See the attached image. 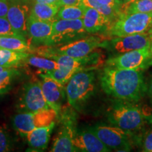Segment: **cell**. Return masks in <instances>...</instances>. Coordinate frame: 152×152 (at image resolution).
Returning a JSON list of instances; mask_svg holds the SVG:
<instances>
[{
  "label": "cell",
  "mask_w": 152,
  "mask_h": 152,
  "mask_svg": "<svg viewBox=\"0 0 152 152\" xmlns=\"http://www.w3.org/2000/svg\"><path fill=\"white\" fill-rule=\"evenodd\" d=\"M100 82L104 92L117 100L138 102L147 91L143 73L140 70L106 66L100 75Z\"/></svg>",
  "instance_id": "6da1fadb"
},
{
  "label": "cell",
  "mask_w": 152,
  "mask_h": 152,
  "mask_svg": "<svg viewBox=\"0 0 152 152\" xmlns=\"http://www.w3.org/2000/svg\"><path fill=\"white\" fill-rule=\"evenodd\" d=\"M134 102L118 100L110 108L108 112L109 122L121 128L130 136V138L141 137L145 118L143 111Z\"/></svg>",
  "instance_id": "7a4b0ae2"
},
{
  "label": "cell",
  "mask_w": 152,
  "mask_h": 152,
  "mask_svg": "<svg viewBox=\"0 0 152 152\" xmlns=\"http://www.w3.org/2000/svg\"><path fill=\"white\" fill-rule=\"evenodd\" d=\"M95 70L80 71L66 83L65 90L69 105L79 110L94 94Z\"/></svg>",
  "instance_id": "3957f363"
},
{
  "label": "cell",
  "mask_w": 152,
  "mask_h": 152,
  "mask_svg": "<svg viewBox=\"0 0 152 152\" xmlns=\"http://www.w3.org/2000/svg\"><path fill=\"white\" fill-rule=\"evenodd\" d=\"M151 26V14L134 13L122 14L110 26L108 33L113 37H123L146 33Z\"/></svg>",
  "instance_id": "277c9868"
},
{
  "label": "cell",
  "mask_w": 152,
  "mask_h": 152,
  "mask_svg": "<svg viewBox=\"0 0 152 152\" xmlns=\"http://www.w3.org/2000/svg\"><path fill=\"white\" fill-rule=\"evenodd\" d=\"M61 120V128L58 131L51 151L72 152L77 149L73 144V139L77 132L76 115L72 109L65 107L58 113Z\"/></svg>",
  "instance_id": "5b68a950"
},
{
  "label": "cell",
  "mask_w": 152,
  "mask_h": 152,
  "mask_svg": "<svg viewBox=\"0 0 152 152\" xmlns=\"http://www.w3.org/2000/svg\"><path fill=\"white\" fill-rule=\"evenodd\" d=\"M58 113L53 109L36 112H21L13 119V125L21 136H26L34 129L45 127L54 123Z\"/></svg>",
  "instance_id": "8992f818"
},
{
  "label": "cell",
  "mask_w": 152,
  "mask_h": 152,
  "mask_svg": "<svg viewBox=\"0 0 152 152\" xmlns=\"http://www.w3.org/2000/svg\"><path fill=\"white\" fill-rule=\"evenodd\" d=\"M82 19L56 20L52 23V33L49 45L67 44L86 36Z\"/></svg>",
  "instance_id": "52a82bcc"
},
{
  "label": "cell",
  "mask_w": 152,
  "mask_h": 152,
  "mask_svg": "<svg viewBox=\"0 0 152 152\" xmlns=\"http://www.w3.org/2000/svg\"><path fill=\"white\" fill-rule=\"evenodd\" d=\"M90 128L109 149L130 151L132 149L130 136L116 126L97 124Z\"/></svg>",
  "instance_id": "ba28073f"
},
{
  "label": "cell",
  "mask_w": 152,
  "mask_h": 152,
  "mask_svg": "<svg viewBox=\"0 0 152 152\" xmlns=\"http://www.w3.org/2000/svg\"><path fill=\"white\" fill-rule=\"evenodd\" d=\"M152 65V56L149 48L132 50L111 57L106 60V66L121 69L142 70Z\"/></svg>",
  "instance_id": "9c48e42d"
},
{
  "label": "cell",
  "mask_w": 152,
  "mask_h": 152,
  "mask_svg": "<svg viewBox=\"0 0 152 152\" xmlns=\"http://www.w3.org/2000/svg\"><path fill=\"white\" fill-rule=\"evenodd\" d=\"M149 35L147 32L123 37H115L109 40H104L101 47L109 49L115 56L132 50L149 48Z\"/></svg>",
  "instance_id": "30bf717a"
},
{
  "label": "cell",
  "mask_w": 152,
  "mask_h": 152,
  "mask_svg": "<svg viewBox=\"0 0 152 152\" xmlns=\"http://www.w3.org/2000/svg\"><path fill=\"white\" fill-rule=\"evenodd\" d=\"M18 107L20 113L36 112L52 109L49 107L44 96L40 81H30L25 85L19 99Z\"/></svg>",
  "instance_id": "8fae6325"
},
{
  "label": "cell",
  "mask_w": 152,
  "mask_h": 152,
  "mask_svg": "<svg viewBox=\"0 0 152 152\" xmlns=\"http://www.w3.org/2000/svg\"><path fill=\"white\" fill-rule=\"evenodd\" d=\"M30 0H9L7 18L17 35L28 39V21L30 16Z\"/></svg>",
  "instance_id": "7c38bea8"
},
{
  "label": "cell",
  "mask_w": 152,
  "mask_h": 152,
  "mask_svg": "<svg viewBox=\"0 0 152 152\" xmlns=\"http://www.w3.org/2000/svg\"><path fill=\"white\" fill-rule=\"evenodd\" d=\"M104 39L98 36L84 37L65 44L57 49L52 48L55 53L67 55L73 58H82L90 54L94 49L101 47Z\"/></svg>",
  "instance_id": "4fadbf2b"
},
{
  "label": "cell",
  "mask_w": 152,
  "mask_h": 152,
  "mask_svg": "<svg viewBox=\"0 0 152 152\" xmlns=\"http://www.w3.org/2000/svg\"><path fill=\"white\" fill-rule=\"evenodd\" d=\"M41 86L44 96L49 107L59 113L62 109L65 93L64 85L56 82L47 74H40Z\"/></svg>",
  "instance_id": "5bb4252c"
},
{
  "label": "cell",
  "mask_w": 152,
  "mask_h": 152,
  "mask_svg": "<svg viewBox=\"0 0 152 152\" xmlns=\"http://www.w3.org/2000/svg\"><path fill=\"white\" fill-rule=\"evenodd\" d=\"M52 21H46L30 16L28 21V41L30 45H49L52 33Z\"/></svg>",
  "instance_id": "9a60e30c"
},
{
  "label": "cell",
  "mask_w": 152,
  "mask_h": 152,
  "mask_svg": "<svg viewBox=\"0 0 152 152\" xmlns=\"http://www.w3.org/2000/svg\"><path fill=\"white\" fill-rule=\"evenodd\" d=\"M77 151L87 152H109L111 150L97 137L90 128L77 130L73 139Z\"/></svg>",
  "instance_id": "2e32d148"
},
{
  "label": "cell",
  "mask_w": 152,
  "mask_h": 152,
  "mask_svg": "<svg viewBox=\"0 0 152 152\" xmlns=\"http://www.w3.org/2000/svg\"><path fill=\"white\" fill-rule=\"evenodd\" d=\"M82 20L85 31L88 34L108 30L111 25V21L106 16L92 7H85L84 16Z\"/></svg>",
  "instance_id": "e0dca14e"
},
{
  "label": "cell",
  "mask_w": 152,
  "mask_h": 152,
  "mask_svg": "<svg viewBox=\"0 0 152 152\" xmlns=\"http://www.w3.org/2000/svg\"><path fill=\"white\" fill-rule=\"evenodd\" d=\"M54 124L55 123H53L47 126L40 127L30 131L26 135L30 147L38 151L46 149Z\"/></svg>",
  "instance_id": "ac0fdd59"
},
{
  "label": "cell",
  "mask_w": 152,
  "mask_h": 152,
  "mask_svg": "<svg viewBox=\"0 0 152 152\" xmlns=\"http://www.w3.org/2000/svg\"><path fill=\"white\" fill-rule=\"evenodd\" d=\"M60 7L57 4L32 2L30 16L46 21L54 22Z\"/></svg>",
  "instance_id": "d6986e66"
},
{
  "label": "cell",
  "mask_w": 152,
  "mask_h": 152,
  "mask_svg": "<svg viewBox=\"0 0 152 152\" xmlns=\"http://www.w3.org/2000/svg\"><path fill=\"white\" fill-rule=\"evenodd\" d=\"M24 62L25 65L30 68H35L38 75L45 74L47 72L57 69L60 66L56 61L52 58L31 54L24 60Z\"/></svg>",
  "instance_id": "ffe728a7"
},
{
  "label": "cell",
  "mask_w": 152,
  "mask_h": 152,
  "mask_svg": "<svg viewBox=\"0 0 152 152\" xmlns=\"http://www.w3.org/2000/svg\"><path fill=\"white\" fill-rule=\"evenodd\" d=\"M31 48L28 39L23 37L0 35V49L29 52Z\"/></svg>",
  "instance_id": "44dd1931"
},
{
  "label": "cell",
  "mask_w": 152,
  "mask_h": 152,
  "mask_svg": "<svg viewBox=\"0 0 152 152\" xmlns=\"http://www.w3.org/2000/svg\"><path fill=\"white\" fill-rule=\"evenodd\" d=\"M31 54L30 52L0 49V66L14 67Z\"/></svg>",
  "instance_id": "7402d4cb"
},
{
  "label": "cell",
  "mask_w": 152,
  "mask_h": 152,
  "mask_svg": "<svg viewBox=\"0 0 152 152\" xmlns=\"http://www.w3.org/2000/svg\"><path fill=\"white\" fill-rule=\"evenodd\" d=\"M85 7H86L81 3L77 5L61 7L55 17V20L82 19L84 16Z\"/></svg>",
  "instance_id": "603a6c76"
},
{
  "label": "cell",
  "mask_w": 152,
  "mask_h": 152,
  "mask_svg": "<svg viewBox=\"0 0 152 152\" xmlns=\"http://www.w3.org/2000/svg\"><path fill=\"white\" fill-rule=\"evenodd\" d=\"M134 13H152V0H134L128 4L121 6V14H129Z\"/></svg>",
  "instance_id": "cb8c5ba5"
},
{
  "label": "cell",
  "mask_w": 152,
  "mask_h": 152,
  "mask_svg": "<svg viewBox=\"0 0 152 152\" xmlns=\"http://www.w3.org/2000/svg\"><path fill=\"white\" fill-rule=\"evenodd\" d=\"M82 4L85 7H92L97 10L100 14L106 16L111 21V24L115 21L120 16V12L115 10L113 7L102 4L96 0H81Z\"/></svg>",
  "instance_id": "d4e9b609"
},
{
  "label": "cell",
  "mask_w": 152,
  "mask_h": 152,
  "mask_svg": "<svg viewBox=\"0 0 152 152\" xmlns=\"http://www.w3.org/2000/svg\"><path fill=\"white\" fill-rule=\"evenodd\" d=\"M78 71H79L75 69V68L60 66L59 68H57V69L49 71L45 74L50 76L51 77H52L53 79L60 84L65 85L68 83V81L71 79L72 76Z\"/></svg>",
  "instance_id": "484cf974"
},
{
  "label": "cell",
  "mask_w": 152,
  "mask_h": 152,
  "mask_svg": "<svg viewBox=\"0 0 152 152\" xmlns=\"http://www.w3.org/2000/svg\"><path fill=\"white\" fill-rule=\"evenodd\" d=\"M18 74V71L14 67L7 68L0 72V94L9 90L14 77Z\"/></svg>",
  "instance_id": "4316f807"
},
{
  "label": "cell",
  "mask_w": 152,
  "mask_h": 152,
  "mask_svg": "<svg viewBox=\"0 0 152 152\" xmlns=\"http://www.w3.org/2000/svg\"><path fill=\"white\" fill-rule=\"evenodd\" d=\"M11 140L5 128L0 126V152L11 150Z\"/></svg>",
  "instance_id": "83f0119b"
},
{
  "label": "cell",
  "mask_w": 152,
  "mask_h": 152,
  "mask_svg": "<svg viewBox=\"0 0 152 152\" xmlns=\"http://www.w3.org/2000/svg\"><path fill=\"white\" fill-rule=\"evenodd\" d=\"M0 35H18L15 33L12 26L7 17H0Z\"/></svg>",
  "instance_id": "f1b7e54d"
},
{
  "label": "cell",
  "mask_w": 152,
  "mask_h": 152,
  "mask_svg": "<svg viewBox=\"0 0 152 152\" xmlns=\"http://www.w3.org/2000/svg\"><path fill=\"white\" fill-rule=\"evenodd\" d=\"M140 141H141L142 149L144 151L152 152V130H150L142 134Z\"/></svg>",
  "instance_id": "f546056e"
},
{
  "label": "cell",
  "mask_w": 152,
  "mask_h": 152,
  "mask_svg": "<svg viewBox=\"0 0 152 152\" xmlns=\"http://www.w3.org/2000/svg\"><path fill=\"white\" fill-rule=\"evenodd\" d=\"M96 1L102 4L113 7L115 10L119 11L120 14H121V6H122V1L121 0H96Z\"/></svg>",
  "instance_id": "4dcf8cb0"
},
{
  "label": "cell",
  "mask_w": 152,
  "mask_h": 152,
  "mask_svg": "<svg viewBox=\"0 0 152 152\" xmlns=\"http://www.w3.org/2000/svg\"><path fill=\"white\" fill-rule=\"evenodd\" d=\"M9 7V0H0V17H7Z\"/></svg>",
  "instance_id": "1f68e13d"
},
{
  "label": "cell",
  "mask_w": 152,
  "mask_h": 152,
  "mask_svg": "<svg viewBox=\"0 0 152 152\" xmlns=\"http://www.w3.org/2000/svg\"><path fill=\"white\" fill-rule=\"evenodd\" d=\"M81 0H58V5L59 7L63 6H71V5H77L80 4Z\"/></svg>",
  "instance_id": "d6a6232c"
},
{
  "label": "cell",
  "mask_w": 152,
  "mask_h": 152,
  "mask_svg": "<svg viewBox=\"0 0 152 152\" xmlns=\"http://www.w3.org/2000/svg\"><path fill=\"white\" fill-rule=\"evenodd\" d=\"M30 1H32V2H37V3L48 4L58 5V0H30Z\"/></svg>",
  "instance_id": "836d02e7"
},
{
  "label": "cell",
  "mask_w": 152,
  "mask_h": 152,
  "mask_svg": "<svg viewBox=\"0 0 152 152\" xmlns=\"http://www.w3.org/2000/svg\"><path fill=\"white\" fill-rule=\"evenodd\" d=\"M147 92L150 96V97H151V99H152V75L151 78H150L149 84L147 85Z\"/></svg>",
  "instance_id": "e575fe53"
},
{
  "label": "cell",
  "mask_w": 152,
  "mask_h": 152,
  "mask_svg": "<svg viewBox=\"0 0 152 152\" xmlns=\"http://www.w3.org/2000/svg\"><path fill=\"white\" fill-rule=\"evenodd\" d=\"M144 115L145 119H147L148 121V122L152 124V109L151 110V111H150L149 113H148L147 114H144Z\"/></svg>",
  "instance_id": "d590c367"
},
{
  "label": "cell",
  "mask_w": 152,
  "mask_h": 152,
  "mask_svg": "<svg viewBox=\"0 0 152 152\" xmlns=\"http://www.w3.org/2000/svg\"><path fill=\"white\" fill-rule=\"evenodd\" d=\"M149 41H150V45H149V51L152 56V34H149Z\"/></svg>",
  "instance_id": "8d00e7d4"
},
{
  "label": "cell",
  "mask_w": 152,
  "mask_h": 152,
  "mask_svg": "<svg viewBox=\"0 0 152 152\" xmlns=\"http://www.w3.org/2000/svg\"><path fill=\"white\" fill-rule=\"evenodd\" d=\"M134 0H122V5L123 4H128L132 2Z\"/></svg>",
  "instance_id": "74e56055"
},
{
  "label": "cell",
  "mask_w": 152,
  "mask_h": 152,
  "mask_svg": "<svg viewBox=\"0 0 152 152\" xmlns=\"http://www.w3.org/2000/svg\"><path fill=\"white\" fill-rule=\"evenodd\" d=\"M147 33H149V34H152V26H151V27L149 28V30H148V31H147Z\"/></svg>",
  "instance_id": "f35d334b"
},
{
  "label": "cell",
  "mask_w": 152,
  "mask_h": 152,
  "mask_svg": "<svg viewBox=\"0 0 152 152\" xmlns=\"http://www.w3.org/2000/svg\"><path fill=\"white\" fill-rule=\"evenodd\" d=\"M121 1H122V0H121Z\"/></svg>",
  "instance_id": "ab89813d"
},
{
  "label": "cell",
  "mask_w": 152,
  "mask_h": 152,
  "mask_svg": "<svg viewBox=\"0 0 152 152\" xmlns=\"http://www.w3.org/2000/svg\"><path fill=\"white\" fill-rule=\"evenodd\" d=\"M151 15H152V13H151Z\"/></svg>",
  "instance_id": "60d3db41"
}]
</instances>
